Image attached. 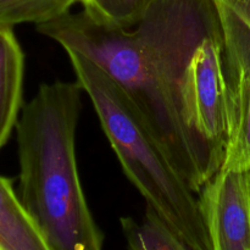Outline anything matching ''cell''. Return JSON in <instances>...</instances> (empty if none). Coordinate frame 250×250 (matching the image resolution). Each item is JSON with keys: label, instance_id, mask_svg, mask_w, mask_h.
Masks as SVG:
<instances>
[{"label": "cell", "instance_id": "6da1fadb", "mask_svg": "<svg viewBox=\"0 0 250 250\" xmlns=\"http://www.w3.org/2000/svg\"><path fill=\"white\" fill-rule=\"evenodd\" d=\"M205 182L227 146L225 31L219 0H154L133 28Z\"/></svg>", "mask_w": 250, "mask_h": 250}, {"label": "cell", "instance_id": "7a4b0ae2", "mask_svg": "<svg viewBox=\"0 0 250 250\" xmlns=\"http://www.w3.org/2000/svg\"><path fill=\"white\" fill-rule=\"evenodd\" d=\"M82 90L78 82L42 84L16 124L19 198L50 250H103L76 160Z\"/></svg>", "mask_w": 250, "mask_h": 250}, {"label": "cell", "instance_id": "3957f363", "mask_svg": "<svg viewBox=\"0 0 250 250\" xmlns=\"http://www.w3.org/2000/svg\"><path fill=\"white\" fill-rule=\"evenodd\" d=\"M125 173L168 229L193 250H210L197 194L188 187L124 90L94 62L67 51Z\"/></svg>", "mask_w": 250, "mask_h": 250}, {"label": "cell", "instance_id": "277c9868", "mask_svg": "<svg viewBox=\"0 0 250 250\" xmlns=\"http://www.w3.org/2000/svg\"><path fill=\"white\" fill-rule=\"evenodd\" d=\"M36 27L66 53L94 62L124 90L188 187L199 194L207 182L136 32L103 21L85 9Z\"/></svg>", "mask_w": 250, "mask_h": 250}, {"label": "cell", "instance_id": "5b68a950", "mask_svg": "<svg viewBox=\"0 0 250 250\" xmlns=\"http://www.w3.org/2000/svg\"><path fill=\"white\" fill-rule=\"evenodd\" d=\"M220 6L225 31L227 117V146L221 170L250 171V26L221 2Z\"/></svg>", "mask_w": 250, "mask_h": 250}, {"label": "cell", "instance_id": "8992f818", "mask_svg": "<svg viewBox=\"0 0 250 250\" xmlns=\"http://www.w3.org/2000/svg\"><path fill=\"white\" fill-rule=\"evenodd\" d=\"M198 199L210 250H250V171L220 170Z\"/></svg>", "mask_w": 250, "mask_h": 250}, {"label": "cell", "instance_id": "52a82bcc", "mask_svg": "<svg viewBox=\"0 0 250 250\" xmlns=\"http://www.w3.org/2000/svg\"><path fill=\"white\" fill-rule=\"evenodd\" d=\"M24 59L11 28H0V148L16 127L22 105Z\"/></svg>", "mask_w": 250, "mask_h": 250}, {"label": "cell", "instance_id": "ba28073f", "mask_svg": "<svg viewBox=\"0 0 250 250\" xmlns=\"http://www.w3.org/2000/svg\"><path fill=\"white\" fill-rule=\"evenodd\" d=\"M0 250H50L22 205L12 181L0 176Z\"/></svg>", "mask_w": 250, "mask_h": 250}, {"label": "cell", "instance_id": "9c48e42d", "mask_svg": "<svg viewBox=\"0 0 250 250\" xmlns=\"http://www.w3.org/2000/svg\"><path fill=\"white\" fill-rule=\"evenodd\" d=\"M120 222L128 250H193L148 205L141 221L121 217Z\"/></svg>", "mask_w": 250, "mask_h": 250}, {"label": "cell", "instance_id": "30bf717a", "mask_svg": "<svg viewBox=\"0 0 250 250\" xmlns=\"http://www.w3.org/2000/svg\"><path fill=\"white\" fill-rule=\"evenodd\" d=\"M76 4L83 0H0V28L50 22L68 14Z\"/></svg>", "mask_w": 250, "mask_h": 250}, {"label": "cell", "instance_id": "8fae6325", "mask_svg": "<svg viewBox=\"0 0 250 250\" xmlns=\"http://www.w3.org/2000/svg\"><path fill=\"white\" fill-rule=\"evenodd\" d=\"M154 0H83V9L105 22L133 29Z\"/></svg>", "mask_w": 250, "mask_h": 250}, {"label": "cell", "instance_id": "7c38bea8", "mask_svg": "<svg viewBox=\"0 0 250 250\" xmlns=\"http://www.w3.org/2000/svg\"><path fill=\"white\" fill-rule=\"evenodd\" d=\"M250 26V0H219Z\"/></svg>", "mask_w": 250, "mask_h": 250}]
</instances>
